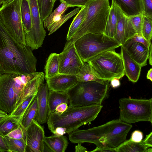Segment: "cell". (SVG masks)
<instances>
[{
    "label": "cell",
    "mask_w": 152,
    "mask_h": 152,
    "mask_svg": "<svg viewBox=\"0 0 152 152\" xmlns=\"http://www.w3.org/2000/svg\"><path fill=\"white\" fill-rule=\"evenodd\" d=\"M33 50L16 41L6 28L0 16V75L36 72L37 59Z\"/></svg>",
    "instance_id": "cell-1"
},
{
    "label": "cell",
    "mask_w": 152,
    "mask_h": 152,
    "mask_svg": "<svg viewBox=\"0 0 152 152\" xmlns=\"http://www.w3.org/2000/svg\"><path fill=\"white\" fill-rule=\"evenodd\" d=\"M132 127L118 119L87 129H77L68 133L69 139L73 143L88 142L94 144L96 148L107 146L116 148L126 140Z\"/></svg>",
    "instance_id": "cell-2"
},
{
    "label": "cell",
    "mask_w": 152,
    "mask_h": 152,
    "mask_svg": "<svg viewBox=\"0 0 152 152\" xmlns=\"http://www.w3.org/2000/svg\"><path fill=\"white\" fill-rule=\"evenodd\" d=\"M102 107V104L68 107L61 114L49 112L47 122L48 128L53 133L57 127H64L66 129V133H70L94 121Z\"/></svg>",
    "instance_id": "cell-3"
},
{
    "label": "cell",
    "mask_w": 152,
    "mask_h": 152,
    "mask_svg": "<svg viewBox=\"0 0 152 152\" xmlns=\"http://www.w3.org/2000/svg\"><path fill=\"white\" fill-rule=\"evenodd\" d=\"M40 73L19 74L7 73L0 75V109L10 115L27 83Z\"/></svg>",
    "instance_id": "cell-4"
},
{
    "label": "cell",
    "mask_w": 152,
    "mask_h": 152,
    "mask_svg": "<svg viewBox=\"0 0 152 152\" xmlns=\"http://www.w3.org/2000/svg\"><path fill=\"white\" fill-rule=\"evenodd\" d=\"M110 81L104 83L93 81L78 82L67 92L68 107L101 104L107 96Z\"/></svg>",
    "instance_id": "cell-5"
},
{
    "label": "cell",
    "mask_w": 152,
    "mask_h": 152,
    "mask_svg": "<svg viewBox=\"0 0 152 152\" xmlns=\"http://www.w3.org/2000/svg\"><path fill=\"white\" fill-rule=\"evenodd\" d=\"M87 5L83 20L70 41L74 42L89 33H104L110 7L109 0H89Z\"/></svg>",
    "instance_id": "cell-6"
},
{
    "label": "cell",
    "mask_w": 152,
    "mask_h": 152,
    "mask_svg": "<svg viewBox=\"0 0 152 152\" xmlns=\"http://www.w3.org/2000/svg\"><path fill=\"white\" fill-rule=\"evenodd\" d=\"M75 47L83 62L104 51L115 49L121 45L113 38L104 34L89 33L74 42Z\"/></svg>",
    "instance_id": "cell-7"
},
{
    "label": "cell",
    "mask_w": 152,
    "mask_h": 152,
    "mask_svg": "<svg viewBox=\"0 0 152 152\" xmlns=\"http://www.w3.org/2000/svg\"><path fill=\"white\" fill-rule=\"evenodd\" d=\"M86 62L102 80L110 81L116 78L120 79L125 73L120 54L115 49L102 52L89 59Z\"/></svg>",
    "instance_id": "cell-8"
},
{
    "label": "cell",
    "mask_w": 152,
    "mask_h": 152,
    "mask_svg": "<svg viewBox=\"0 0 152 152\" xmlns=\"http://www.w3.org/2000/svg\"><path fill=\"white\" fill-rule=\"evenodd\" d=\"M121 121L129 124L142 121L152 123V98L137 99L122 98L119 99Z\"/></svg>",
    "instance_id": "cell-9"
},
{
    "label": "cell",
    "mask_w": 152,
    "mask_h": 152,
    "mask_svg": "<svg viewBox=\"0 0 152 152\" xmlns=\"http://www.w3.org/2000/svg\"><path fill=\"white\" fill-rule=\"evenodd\" d=\"M22 0H14L0 9V16L11 35L18 43L26 45L25 33L20 13Z\"/></svg>",
    "instance_id": "cell-10"
},
{
    "label": "cell",
    "mask_w": 152,
    "mask_h": 152,
    "mask_svg": "<svg viewBox=\"0 0 152 152\" xmlns=\"http://www.w3.org/2000/svg\"><path fill=\"white\" fill-rule=\"evenodd\" d=\"M31 14V27L25 34L26 45L33 50L41 47L46 33L41 20L37 0H28Z\"/></svg>",
    "instance_id": "cell-11"
},
{
    "label": "cell",
    "mask_w": 152,
    "mask_h": 152,
    "mask_svg": "<svg viewBox=\"0 0 152 152\" xmlns=\"http://www.w3.org/2000/svg\"><path fill=\"white\" fill-rule=\"evenodd\" d=\"M68 41L62 52L58 54L59 72L75 75L79 72L83 62L77 52L74 42Z\"/></svg>",
    "instance_id": "cell-12"
},
{
    "label": "cell",
    "mask_w": 152,
    "mask_h": 152,
    "mask_svg": "<svg viewBox=\"0 0 152 152\" xmlns=\"http://www.w3.org/2000/svg\"><path fill=\"white\" fill-rule=\"evenodd\" d=\"M45 137L43 127L35 119L24 130V139L29 151L43 152Z\"/></svg>",
    "instance_id": "cell-13"
},
{
    "label": "cell",
    "mask_w": 152,
    "mask_h": 152,
    "mask_svg": "<svg viewBox=\"0 0 152 152\" xmlns=\"http://www.w3.org/2000/svg\"><path fill=\"white\" fill-rule=\"evenodd\" d=\"M115 6L118 13V21L114 38L121 46L136 33L129 17L124 15Z\"/></svg>",
    "instance_id": "cell-14"
},
{
    "label": "cell",
    "mask_w": 152,
    "mask_h": 152,
    "mask_svg": "<svg viewBox=\"0 0 152 152\" xmlns=\"http://www.w3.org/2000/svg\"><path fill=\"white\" fill-rule=\"evenodd\" d=\"M46 80L49 90L66 93L78 82L75 75L60 73Z\"/></svg>",
    "instance_id": "cell-15"
},
{
    "label": "cell",
    "mask_w": 152,
    "mask_h": 152,
    "mask_svg": "<svg viewBox=\"0 0 152 152\" xmlns=\"http://www.w3.org/2000/svg\"><path fill=\"white\" fill-rule=\"evenodd\" d=\"M122 46L130 56L142 67L147 65L150 48L143 44L133 41L130 38Z\"/></svg>",
    "instance_id": "cell-16"
},
{
    "label": "cell",
    "mask_w": 152,
    "mask_h": 152,
    "mask_svg": "<svg viewBox=\"0 0 152 152\" xmlns=\"http://www.w3.org/2000/svg\"><path fill=\"white\" fill-rule=\"evenodd\" d=\"M48 88L47 84L43 83L40 87L36 96L37 109L35 120L40 124L47 122L49 115L48 97Z\"/></svg>",
    "instance_id": "cell-17"
},
{
    "label": "cell",
    "mask_w": 152,
    "mask_h": 152,
    "mask_svg": "<svg viewBox=\"0 0 152 152\" xmlns=\"http://www.w3.org/2000/svg\"><path fill=\"white\" fill-rule=\"evenodd\" d=\"M120 55L125 75L129 80L136 83L139 78L141 67L129 55L125 49L121 46Z\"/></svg>",
    "instance_id": "cell-18"
},
{
    "label": "cell",
    "mask_w": 152,
    "mask_h": 152,
    "mask_svg": "<svg viewBox=\"0 0 152 152\" xmlns=\"http://www.w3.org/2000/svg\"><path fill=\"white\" fill-rule=\"evenodd\" d=\"M123 14L129 17L143 14L144 9L142 0H112Z\"/></svg>",
    "instance_id": "cell-19"
},
{
    "label": "cell",
    "mask_w": 152,
    "mask_h": 152,
    "mask_svg": "<svg viewBox=\"0 0 152 152\" xmlns=\"http://www.w3.org/2000/svg\"><path fill=\"white\" fill-rule=\"evenodd\" d=\"M44 76L43 72H40L39 74L27 83L18 98L15 108L28 97L36 95L40 87L44 83Z\"/></svg>",
    "instance_id": "cell-20"
},
{
    "label": "cell",
    "mask_w": 152,
    "mask_h": 152,
    "mask_svg": "<svg viewBox=\"0 0 152 152\" xmlns=\"http://www.w3.org/2000/svg\"><path fill=\"white\" fill-rule=\"evenodd\" d=\"M44 142L51 152H64L68 145L66 136L55 134L50 136H45Z\"/></svg>",
    "instance_id": "cell-21"
},
{
    "label": "cell",
    "mask_w": 152,
    "mask_h": 152,
    "mask_svg": "<svg viewBox=\"0 0 152 152\" xmlns=\"http://www.w3.org/2000/svg\"><path fill=\"white\" fill-rule=\"evenodd\" d=\"M75 76L79 82L93 81L104 83L106 81L101 79L91 65L87 62H83L79 72Z\"/></svg>",
    "instance_id": "cell-22"
},
{
    "label": "cell",
    "mask_w": 152,
    "mask_h": 152,
    "mask_svg": "<svg viewBox=\"0 0 152 152\" xmlns=\"http://www.w3.org/2000/svg\"><path fill=\"white\" fill-rule=\"evenodd\" d=\"M118 21V16L116 7L112 1L104 34L110 37L114 38Z\"/></svg>",
    "instance_id": "cell-23"
},
{
    "label": "cell",
    "mask_w": 152,
    "mask_h": 152,
    "mask_svg": "<svg viewBox=\"0 0 152 152\" xmlns=\"http://www.w3.org/2000/svg\"><path fill=\"white\" fill-rule=\"evenodd\" d=\"M48 100L49 112H53L56 107L63 103L69 104V96L67 93L49 90Z\"/></svg>",
    "instance_id": "cell-24"
},
{
    "label": "cell",
    "mask_w": 152,
    "mask_h": 152,
    "mask_svg": "<svg viewBox=\"0 0 152 152\" xmlns=\"http://www.w3.org/2000/svg\"><path fill=\"white\" fill-rule=\"evenodd\" d=\"M58 54L52 53L46 61L45 67L44 77L46 80L52 78L59 73Z\"/></svg>",
    "instance_id": "cell-25"
},
{
    "label": "cell",
    "mask_w": 152,
    "mask_h": 152,
    "mask_svg": "<svg viewBox=\"0 0 152 152\" xmlns=\"http://www.w3.org/2000/svg\"><path fill=\"white\" fill-rule=\"evenodd\" d=\"M149 148L143 140L140 142H136L129 139L126 140L116 149L117 152H148Z\"/></svg>",
    "instance_id": "cell-26"
},
{
    "label": "cell",
    "mask_w": 152,
    "mask_h": 152,
    "mask_svg": "<svg viewBox=\"0 0 152 152\" xmlns=\"http://www.w3.org/2000/svg\"><path fill=\"white\" fill-rule=\"evenodd\" d=\"M37 109V101L36 96L30 103L20 121V125L24 129H26L33 120L35 119Z\"/></svg>",
    "instance_id": "cell-27"
},
{
    "label": "cell",
    "mask_w": 152,
    "mask_h": 152,
    "mask_svg": "<svg viewBox=\"0 0 152 152\" xmlns=\"http://www.w3.org/2000/svg\"><path fill=\"white\" fill-rule=\"evenodd\" d=\"M20 13L24 30L25 34H27L31 27V12L28 0H22Z\"/></svg>",
    "instance_id": "cell-28"
},
{
    "label": "cell",
    "mask_w": 152,
    "mask_h": 152,
    "mask_svg": "<svg viewBox=\"0 0 152 152\" xmlns=\"http://www.w3.org/2000/svg\"><path fill=\"white\" fill-rule=\"evenodd\" d=\"M87 5L81 8L71 23L66 36V40L70 41L73 37L82 22L87 11Z\"/></svg>",
    "instance_id": "cell-29"
},
{
    "label": "cell",
    "mask_w": 152,
    "mask_h": 152,
    "mask_svg": "<svg viewBox=\"0 0 152 152\" xmlns=\"http://www.w3.org/2000/svg\"><path fill=\"white\" fill-rule=\"evenodd\" d=\"M20 119L9 116L0 122V134L6 136L10 132L17 128L20 125Z\"/></svg>",
    "instance_id": "cell-30"
},
{
    "label": "cell",
    "mask_w": 152,
    "mask_h": 152,
    "mask_svg": "<svg viewBox=\"0 0 152 152\" xmlns=\"http://www.w3.org/2000/svg\"><path fill=\"white\" fill-rule=\"evenodd\" d=\"M4 139L7 146L8 152H26V145L24 138L18 139L4 137Z\"/></svg>",
    "instance_id": "cell-31"
},
{
    "label": "cell",
    "mask_w": 152,
    "mask_h": 152,
    "mask_svg": "<svg viewBox=\"0 0 152 152\" xmlns=\"http://www.w3.org/2000/svg\"><path fill=\"white\" fill-rule=\"evenodd\" d=\"M39 12L42 21L52 12L56 0H37Z\"/></svg>",
    "instance_id": "cell-32"
},
{
    "label": "cell",
    "mask_w": 152,
    "mask_h": 152,
    "mask_svg": "<svg viewBox=\"0 0 152 152\" xmlns=\"http://www.w3.org/2000/svg\"><path fill=\"white\" fill-rule=\"evenodd\" d=\"M69 7L64 3L61 4L44 21V27L47 29L53 24L54 19L64 15Z\"/></svg>",
    "instance_id": "cell-33"
},
{
    "label": "cell",
    "mask_w": 152,
    "mask_h": 152,
    "mask_svg": "<svg viewBox=\"0 0 152 152\" xmlns=\"http://www.w3.org/2000/svg\"><path fill=\"white\" fill-rule=\"evenodd\" d=\"M36 96L33 95L27 98L15 108L9 115V116L21 119L25 112Z\"/></svg>",
    "instance_id": "cell-34"
},
{
    "label": "cell",
    "mask_w": 152,
    "mask_h": 152,
    "mask_svg": "<svg viewBox=\"0 0 152 152\" xmlns=\"http://www.w3.org/2000/svg\"><path fill=\"white\" fill-rule=\"evenodd\" d=\"M80 8L78 7L66 15H63L58 21L53 23L47 29L49 31L48 35L56 31L67 20L77 13L80 10Z\"/></svg>",
    "instance_id": "cell-35"
},
{
    "label": "cell",
    "mask_w": 152,
    "mask_h": 152,
    "mask_svg": "<svg viewBox=\"0 0 152 152\" xmlns=\"http://www.w3.org/2000/svg\"><path fill=\"white\" fill-rule=\"evenodd\" d=\"M152 19L143 15L142 26V36L151 44Z\"/></svg>",
    "instance_id": "cell-36"
},
{
    "label": "cell",
    "mask_w": 152,
    "mask_h": 152,
    "mask_svg": "<svg viewBox=\"0 0 152 152\" xmlns=\"http://www.w3.org/2000/svg\"><path fill=\"white\" fill-rule=\"evenodd\" d=\"M143 14L128 17L136 33L142 35L141 30Z\"/></svg>",
    "instance_id": "cell-37"
},
{
    "label": "cell",
    "mask_w": 152,
    "mask_h": 152,
    "mask_svg": "<svg viewBox=\"0 0 152 152\" xmlns=\"http://www.w3.org/2000/svg\"><path fill=\"white\" fill-rule=\"evenodd\" d=\"M89 0H60V2L64 3L69 7H77L82 8L85 7Z\"/></svg>",
    "instance_id": "cell-38"
},
{
    "label": "cell",
    "mask_w": 152,
    "mask_h": 152,
    "mask_svg": "<svg viewBox=\"0 0 152 152\" xmlns=\"http://www.w3.org/2000/svg\"><path fill=\"white\" fill-rule=\"evenodd\" d=\"M24 130L20 125L17 128L10 132L6 136L15 139L24 138Z\"/></svg>",
    "instance_id": "cell-39"
},
{
    "label": "cell",
    "mask_w": 152,
    "mask_h": 152,
    "mask_svg": "<svg viewBox=\"0 0 152 152\" xmlns=\"http://www.w3.org/2000/svg\"><path fill=\"white\" fill-rule=\"evenodd\" d=\"M144 9L143 15L152 19V0H142Z\"/></svg>",
    "instance_id": "cell-40"
},
{
    "label": "cell",
    "mask_w": 152,
    "mask_h": 152,
    "mask_svg": "<svg viewBox=\"0 0 152 152\" xmlns=\"http://www.w3.org/2000/svg\"><path fill=\"white\" fill-rule=\"evenodd\" d=\"M133 41L141 43L145 46L150 48L151 44L142 36L137 33L130 38Z\"/></svg>",
    "instance_id": "cell-41"
},
{
    "label": "cell",
    "mask_w": 152,
    "mask_h": 152,
    "mask_svg": "<svg viewBox=\"0 0 152 152\" xmlns=\"http://www.w3.org/2000/svg\"><path fill=\"white\" fill-rule=\"evenodd\" d=\"M143 138L142 132L139 130H136L132 133L130 139L134 142H139L142 140Z\"/></svg>",
    "instance_id": "cell-42"
},
{
    "label": "cell",
    "mask_w": 152,
    "mask_h": 152,
    "mask_svg": "<svg viewBox=\"0 0 152 152\" xmlns=\"http://www.w3.org/2000/svg\"><path fill=\"white\" fill-rule=\"evenodd\" d=\"M90 152H117L116 148H113L107 146H104L99 148H96L95 149Z\"/></svg>",
    "instance_id": "cell-43"
},
{
    "label": "cell",
    "mask_w": 152,
    "mask_h": 152,
    "mask_svg": "<svg viewBox=\"0 0 152 152\" xmlns=\"http://www.w3.org/2000/svg\"><path fill=\"white\" fill-rule=\"evenodd\" d=\"M68 107V104L66 103H62L56 107L54 112L58 114L62 113L67 109Z\"/></svg>",
    "instance_id": "cell-44"
},
{
    "label": "cell",
    "mask_w": 152,
    "mask_h": 152,
    "mask_svg": "<svg viewBox=\"0 0 152 152\" xmlns=\"http://www.w3.org/2000/svg\"><path fill=\"white\" fill-rule=\"evenodd\" d=\"M4 137L0 134V152H8V148Z\"/></svg>",
    "instance_id": "cell-45"
},
{
    "label": "cell",
    "mask_w": 152,
    "mask_h": 152,
    "mask_svg": "<svg viewBox=\"0 0 152 152\" xmlns=\"http://www.w3.org/2000/svg\"><path fill=\"white\" fill-rule=\"evenodd\" d=\"M66 129L64 127L58 126L57 127L52 133L54 134L61 136L66 133Z\"/></svg>",
    "instance_id": "cell-46"
},
{
    "label": "cell",
    "mask_w": 152,
    "mask_h": 152,
    "mask_svg": "<svg viewBox=\"0 0 152 152\" xmlns=\"http://www.w3.org/2000/svg\"><path fill=\"white\" fill-rule=\"evenodd\" d=\"M145 144L149 147H152V132L146 135L145 138L143 140Z\"/></svg>",
    "instance_id": "cell-47"
},
{
    "label": "cell",
    "mask_w": 152,
    "mask_h": 152,
    "mask_svg": "<svg viewBox=\"0 0 152 152\" xmlns=\"http://www.w3.org/2000/svg\"><path fill=\"white\" fill-rule=\"evenodd\" d=\"M110 85L112 88H115L118 87L121 84L119 79L115 78L110 81Z\"/></svg>",
    "instance_id": "cell-48"
},
{
    "label": "cell",
    "mask_w": 152,
    "mask_h": 152,
    "mask_svg": "<svg viewBox=\"0 0 152 152\" xmlns=\"http://www.w3.org/2000/svg\"><path fill=\"white\" fill-rule=\"evenodd\" d=\"M75 147V152H88L87 149L81 145V143H78Z\"/></svg>",
    "instance_id": "cell-49"
},
{
    "label": "cell",
    "mask_w": 152,
    "mask_h": 152,
    "mask_svg": "<svg viewBox=\"0 0 152 152\" xmlns=\"http://www.w3.org/2000/svg\"><path fill=\"white\" fill-rule=\"evenodd\" d=\"M9 116L7 113L0 109V122Z\"/></svg>",
    "instance_id": "cell-50"
},
{
    "label": "cell",
    "mask_w": 152,
    "mask_h": 152,
    "mask_svg": "<svg viewBox=\"0 0 152 152\" xmlns=\"http://www.w3.org/2000/svg\"><path fill=\"white\" fill-rule=\"evenodd\" d=\"M152 46L151 44L150 47L149 54L148 57L149 61V64L151 66L152 65Z\"/></svg>",
    "instance_id": "cell-51"
},
{
    "label": "cell",
    "mask_w": 152,
    "mask_h": 152,
    "mask_svg": "<svg viewBox=\"0 0 152 152\" xmlns=\"http://www.w3.org/2000/svg\"><path fill=\"white\" fill-rule=\"evenodd\" d=\"M152 68L150 69L148 72L146 78L152 81Z\"/></svg>",
    "instance_id": "cell-52"
},
{
    "label": "cell",
    "mask_w": 152,
    "mask_h": 152,
    "mask_svg": "<svg viewBox=\"0 0 152 152\" xmlns=\"http://www.w3.org/2000/svg\"><path fill=\"white\" fill-rule=\"evenodd\" d=\"M13 0H3L2 5L1 7H4Z\"/></svg>",
    "instance_id": "cell-53"
},
{
    "label": "cell",
    "mask_w": 152,
    "mask_h": 152,
    "mask_svg": "<svg viewBox=\"0 0 152 152\" xmlns=\"http://www.w3.org/2000/svg\"><path fill=\"white\" fill-rule=\"evenodd\" d=\"M3 0H0V9L1 8V5L2 4L3 2Z\"/></svg>",
    "instance_id": "cell-54"
}]
</instances>
